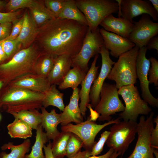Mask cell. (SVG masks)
<instances>
[{
	"instance_id": "obj_1",
	"label": "cell",
	"mask_w": 158,
	"mask_h": 158,
	"mask_svg": "<svg viewBox=\"0 0 158 158\" xmlns=\"http://www.w3.org/2000/svg\"><path fill=\"white\" fill-rule=\"evenodd\" d=\"M88 29L87 25L55 18L39 28L38 47L42 54L65 55L73 59L80 50Z\"/></svg>"
},
{
	"instance_id": "obj_2",
	"label": "cell",
	"mask_w": 158,
	"mask_h": 158,
	"mask_svg": "<svg viewBox=\"0 0 158 158\" xmlns=\"http://www.w3.org/2000/svg\"><path fill=\"white\" fill-rule=\"evenodd\" d=\"M44 93L20 87L4 85L0 92V109L8 113L38 109L42 107Z\"/></svg>"
},
{
	"instance_id": "obj_3",
	"label": "cell",
	"mask_w": 158,
	"mask_h": 158,
	"mask_svg": "<svg viewBox=\"0 0 158 158\" xmlns=\"http://www.w3.org/2000/svg\"><path fill=\"white\" fill-rule=\"evenodd\" d=\"M41 54L38 47L34 46L19 51L8 62L0 64V80L5 85L24 75L35 74L34 66Z\"/></svg>"
},
{
	"instance_id": "obj_4",
	"label": "cell",
	"mask_w": 158,
	"mask_h": 158,
	"mask_svg": "<svg viewBox=\"0 0 158 158\" xmlns=\"http://www.w3.org/2000/svg\"><path fill=\"white\" fill-rule=\"evenodd\" d=\"M139 48L135 46L121 55L114 65L107 78L116 82L117 89L137 83L136 61Z\"/></svg>"
},
{
	"instance_id": "obj_5",
	"label": "cell",
	"mask_w": 158,
	"mask_h": 158,
	"mask_svg": "<svg viewBox=\"0 0 158 158\" xmlns=\"http://www.w3.org/2000/svg\"><path fill=\"white\" fill-rule=\"evenodd\" d=\"M76 5L85 16L88 28L95 30L108 15L118 12L119 7L113 0H75Z\"/></svg>"
},
{
	"instance_id": "obj_6",
	"label": "cell",
	"mask_w": 158,
	"mask_h": 158,
	"mask_svg": "<svg viewBox=\"0 0 158 158\" xmlns=\"http://www.w3.org/2000/svg\"><path fill=\"white\" fill-rule=\"evenodd\" d=\"M138 123L131 121H119L110 128L106 143L110 148L122 156L134 140L137 133Z\"/></svg>"
},
{
	"instance_id": "obj_7",
	"label": "cell",
	"mask_w": 158,
	"mask_h": 158,
	"mask_svg": "<svg viewBox=\"0 0 158 158\" xmlns=\"http://www.w3.org/2000/svg\"><path fill=\"white\" fill-rule=\"evenodd\" d=\"M125 106L124 111L119 114L118 117L123 121H137L140 114L147 115L152 109L140 97L137 87L131 85L123 86L118 90Z\"/></svg>"
},
{
	"instance_id": "obj_8",
	"label": "cell",
	"mask_w": 158,
	"mask_h": 158,
	"mask_svg": "<svg viewBox=\"0 0 158 158\" xmlns=\"http://www.w3.org/2000/svg\"><path fill=\"white\" fill-rule=\"evenodd\" d=\"M99 102L94 108L99 115L98 120L108 121L111 120V115L123 111L125 107L119 97L115 84L104 83L100 94Z\"/></svg>"
},
{
	"instance_id": "obj_9",
	"label": "cell",
	"mask_w": 158,
	"mask_h": 158,
	"mask_svg": "<svg viewBox=\"0 0 158 158\" xmlns=\"http://www.w3.org/2000/svg\"><path fill=\"white\" fill-rule=\"evenodd\" d=\"M121 121L118 117L102 124H98L90 117L87 120L77 124L71 123L61 126L62 131L70 132L78 136L83 141L85 150L91 151L96 143L95 138L99 132L105 127Z\"/></svg>"
},
{
	"instance_id": "obj_10",
	"label": "cell",
	"mask_w": 158,
	"mask_h": 158,
	"mask_svg": "<svg viewBox=\"0 0 158 158\" xmlns=\"http://www.w3.org/2000/svg\"><path fill=\"white\" fill-rule=\"evenodd\" d=\"M104 46L103 40L98 27L92 31L88 29L79 52L72 59L71 67H78L87 73L89 69L88 63L93 56L99 53Z\"/></svg>"
},
{
	"instance_id": "obj_11",
	"label": "cell",
	"mask_w": 158,
	"mask_h": 158,
	"mask_svg": "<svg viewBox=\"0 0 158 158\" xmlns=\"http://www.w3.org/2000/svg\"><path fill=\"white\" fill-rule=\"evenodd\" d=\"M119 10L118 17L122 16L133 23V19L142 14H146L155 21L158 20V13L150 2L143 0H116Z\"/></svg>"
},
{
	"instance_id": "obj_12",
	"label": "cell",
	"mask_w": 158,
	"mask_h": 158,
	"mask_svg": "<svg viewBox=\"0 0 158 158\" xmlns=\"http://www.w3.org/2000/svg\"><path fill=\"white\" fill-rule=\"evenodd\" d=\"M147 49L146 46L140 48L136 61L137 78L140 82L141 95L143 99L152 107H158V98L154 97L149 88L148 72L150 62L146 56Z\"/></svg>"
},
{
	"instance_id": "obj_13",
	"label": "cell",
	"mask_w": 158,
	"mask_h": 158,
	"mask_svg": "<svg viewBox=\"0 0 158 158\" xmlns=\"http://www.w3.org/2000/svg\"><path fill=\"white\" fill-rule=\"evenodd\" d=\"M150 17L144 14L138 21H133L134 27L128 39L139 49L146 46L149 41L158 34V23L153 22Z\"/></svg>"
},
{
	"instance_id": "obj_14",
	"label": "cell",
	"mask_w": 158,
	"mask_h": 158,
	"mask_svg": "<svg viewBox=\"0 0 158 158\" xmlns=\"http://www.w3.org/2000/svg\"><path fill=\"white\" fill-rule=\"evenodd\" d=\"M99 54L102 57L101 69L98 76L93 82L90 94V105L94 109L100 100V94L105 80L115 63L110 57L109 50L104 45L101 48Z\"/></svg>"
},
{
	"instance_id": "obj_15",
	"label": "cell",
	"mask_w": 158,
	"mask_h": 158,
	"mask_svg": "<svg viewBox=\"0 0 158 158\" xmlns=\"http://www.w3.org/2000/svg\"><path fill=\"white\" fill-rule=\"evenodd\" d=\"M100 32L103 40L104 46L110 50L109 54L115 58H118L135 46L128 39L108 32L103 28L100 29Z\"/></svg>"
},
{
	"instance_id": "obj_16",
	"label": "cell",
	"mask_w": 158,
	"mask_h": 158,
	"mask_svg": "<svg viewBox=\"0 0 158 158\" xmlns=\"http://www.w3.org/2000/svg\"><path fill=\"white\" fill-rule=\"evenodd\" d=\"M7 85L11 87H21L43 93L49 90L51 85L47 78L35 74L24 75L12 81Z\"/></svg>"
},
{
	"instance_id": "obj_17",
	"label": "cell",
	"mask_w": 158,
	"mask_h": 158,
	"mask_svg": "<svg viewBox=\"0 0 158 158\" xmlns=\"http://www.w3.org/2000/svg\"><path fill=\"white\" fill-rule=\"evenodd\" d=\"M98 57V54L95 56L90 68L80 84L81 89L79 92L80 102L79 107L80 113L84 116L87 110V105L90 102V94L91 87L93 81L97 77L99 66H96V63Z\"/></svg>"
},
{
	"instance_id": "obj_18",
	"label": "cell",
	"mask_w": 158,
	"mask_h": 158,
	"mask_svg": "<svg viewBox=\"0 0 158 158\" xmlns=\"http://www.w3.org/2000/svg\"><path fill=\"white\" fill-rule=\"evenodd\" d=\"M100 25L106 31L128 39L134 27L133 23L121 16L116 18L112 14L107 16Z\"/></svg>"
},
{
	"instance_id": "obj_19",
	"label": "cell",
	"mask_w": 158,
	"mask_h": 158,
	"mask_svg": "<svg viewBox=\"0 0 158 158\" xmlns=\"http://www.w3.org/2000/svg\"><path fill=\"white\" fill-rule=\"evenodd\" d=\"M80 90L78 88L73 89L69 104L65 107L63 112L60 113L62 126L72 122L77 124L83 121L78 104Z\"/></svg>"
},
{
	"instance_id": "obj_20",
	"label": "cell",
	"mask_w": 158,
	"mask_h": 158,
	"mask_svg": "<svg viewBox=\"0 0 158 158\" xmlns=\"http://www.w3.org/2000/svg\"><path fill=\"white\" fill-rule=\"evenodd\" d=\"M72 58L70 56L61 55L55 58L53 67L47 79L51 85H59L71 69Z\"/></svg>"
},
{
	"instance_id": "obj_21",
	"label": "cell",
	"mask_w": 158,
	"mask_h": 158,
	"mask_svg": "<svg viewBox=\"0 0 158 158\" xmlns=\"http://www.w3.org/2000/svg\"><path fill=\"white\" fill-rule=\"evenodd\" d=\"M40 109L42 111L41 125L44 129L49 140H53L60 133L57 126L61 122L60 114L57 113L54 109L50 112L43 107Z\"/></svg>"
},
{
	"instance_id": "obj_22",
	"label": "cell",
	"mask_w": 158,
	"mask_h": 158,
	"mask_svg": "<svg viewBox=\"0 0 158 158\" xmlns=\"http://www.w3.org/2000/svg\"><path fill=\"white\" fill-rule=\"evenodd\" d=\"M24 21L21 31L17 38L24 48L29 47L36 38L39 30L30 13L26 12L23 16Z\"/></svg>"
},
{
	"instance_id": "obj_23",
	"label": "cell",
	"mask_w": 158,
	"mask_h": 158,
	"mask_svg": "<svg viewBox=\"0 0 158 158\" xmlns=\"http://www.w3.org/2000/svg\"><path fill=\"white\" fill-rule=\"evenodd\" d=\"M30 15L35 25L39 28L49 20L56 18L45 6L44 1L34 0L29 8Z\"/></svg>"
},
{
	"instance_id": "obj_24",
	"label": "cell",
	"mask_w": 158,
	"mask_h": 158,
	"mask_svg": "<svg viewBox=\"0 0 158 158\" xmlns=\"http://www.w3.org/2000/svg\"><path fill=\"white\" fill-rule=\"evenodd\" d=\"M57 18L75 21L87 25L85 16L76 5L74 0H66L62 10Z\"/></svg>"
},
{
	"instance_id": "obj_25",
	"label": "cell",
	"mask_w": 158,
	"mask_h": 158,
	"mask_svg": "<svg viewBox=\"0 0 158 158\" xmlns=\"http://www.w3.org/2000/svg\"><path fill=\"white\" fill-rule=\"evenodd\" d=\"M31 144L30 140L29 139L18 145H14L12 142L5 144L1 147V150L10 149L11 152L8 154L5 152H1L0 158H24L30 150Z\"/></svg>"
},
{
	"instance_id": "obj_26",
	"label": "cell",
	"mask_w": 158,
	"mask_h": 158,
	"mask_svg": "<svg viewBox=\"0 0 158 158\" xmlns=\"http://www.w3.org/2000/svg\"><path fill=\"white\" fill-rule=\"evenodd\" d=\"M86 73L78 67H73L59 85V89L64 90L70 87L73 90L78 88V85L81 84Z\"/></svg>"
},
{
	"instance_id": "obj_27",
	"label": "cell",
	"mask_w": 158,
	"mask_h": 158,
	"mask_svg": "<svg viewBox=\"0 0 158 158\" xmlns=\"http://www.w3.org/2000/svg\"><path fill=\"white\" fill-rule=\"evenodd\" d=\"M8 133L11 138L26 139L32 136V128L22 120L15 118L7 126Z\"/></svg>"
},
{
	"instance_id": "obj_28",
	"label": "cell",
	"mask_w": 158,
	"mask_h": 158,
	"mask_svg": "<svg viewBox=\"0 0 158 158\" xmlns=\"http://www.w3.org/2000/svg\"><path fill=\"white\" fill-rule=\"evenodd\" d=\"M153 148L151 145L148 138L140 137L138 138L132 153L127 158H155L153 153ZM119 158H123L120 157Z\"/></svg>"
},
{
	"instance_id": "obj_29",
	"label": "cell",
	"mask_w": 158,
	"mask_h": 158,
	"mask_svg": "<svg viewBox=\"0 0 158 158\" xmlns=\"http://www.w3.org/2000/svg\"><path fill=\"white\" fill-rule=\"evenodd\" d=\"M44 94L42 107L46 108L52 106L57 107L61 111L63 110L65 107L63 101L64 94L57 89L56 85H51L49 89Z\"/></svg>"
},
{
	"instance_id": "obj_30",
	"label": "cell",
	"mask_w": 158,
	"mask_h": 158,
	"mask_svg": "<svg viewBox=\"0 0 158 158\" xmlns=\"http://www.w3.org/2000/svg\"><path fill=\"white\" fill-rule=\"evenodd\" d=\"M55 57L49 54H41L34 66L35 74L47 78L53 67Z\"/></svg>"
},
{
	"instance_id": "obj_31",
	"label": "cell",
	"mask_w": 158,
	"mask_h": 158,
	"mask_svg": "<svg viewBox=\"0 0 158 158\" xmlns=\"http://www.w3.org/2000/svg\"><path fill=\"white\" fill-rule=\"evenodd\" d=\"M43 128L40 124L36 130L35 141L32 147L31 151L29 154H26L24 158H45L43 149L44 145L49 140Z\"/></svg>"
},
{
	"instance_id": "obj_32",
	"label": "cell",
	"mask_w": 158,
	"mask_h": 158,
	"mask_svg": "<svg viewBox=\"0 0 158 158\" xmlns=\"http://www.w3.org/2000/svg\"><path fill=\"white\" fill-rule=\"evenodd\" d=\"M10 114L15 118L20 119L27 123L32 129L36 130L41 123L42 114L37 109L23 110Z\"/></svg>"
},
{
	"instance_id": "obj_33",
	"label": "cell",
	"mask_w": 158,
	"mask_h": 158,
	"mask_svg": "<svg viewBox=\"0 0 158 158\" xmlns=\"http://www.w3.org/2000/svg\"><path fill=\"white\" fill-rule=\"evenodd\" d=\"M71 133L62 131L51 142V150L54 158H63L66 154L68 142Z\"/></svg>"
},
{
	"instance_id": "obj_34",
	"label": "cell",
	"mask_w": 158,
	"mask_h": 158,
	"mask_svg": "<svg viewBox=\"0 0 158 158\" xmlns=\"http://www.w3.org/2000/svg\"><path fill=\"white\" fill-rule=\"evenodd\" d=\"M83 143L82 140L76 135L71 133L66 147V156L71 158L81 151Z\"/></svg>"
},
{
	"instance_id": "obj_35",
	"label": "cell",
	"mask_w": 158,
	"mask_h": 158,
	"mask_svg": "<svg viewBox=\"0 0 158 158\" xmlns=\"http://www.w3.org/2000/svg\"><path fill=\"white\" fill-rule=\"evenodd\" d=\"M1 42L4 51L8 59L12 57L18 51L21 45L17 38L13 40L5 39Z\"/></svg>"
},
{
	"instance_id": "obj_36",
	"label": "cell",
	"mask_w": 158,
	"mask_h": 158,
	"mask_svg": "<svg viewBox=\"0 0 158 158\" xmlns=\"http://www.w3.org/2000/svg\"><path fill=\"white\" fill-rule=\"evenodd\" d=\"M34 0H10L6 3V7L8 12H15L19 9L30 7Z\"/></svg>"
},
{
	"instance_id": "obj_37",
	"label": "cell",
	"mask_w": 158,
	"mask_h": 158,
	"mask_svg": "<svg viewBox=\"0 0 158 158\" xmlns=\"http://www.w3.org/2000/svg\"><path fill=\"white\" fill-rule=\"evenodd\" d=\"M151 63L148 72V80L149 84L154 83V86H158V61L155 58L152 57L149 59Z\"/></svg>"
},
{
	"instance_id": "obj_38",
	"label": "cell",
	"mask_w": 158,
	"mask_h": 158,
	"mask_svg": "<svg viewBox=\"0 0 158 158\" xmlns=\"http://www.w3.org/2000/svg\"><path fill=\"white\" fill-rule=\"evenodd\" d=\"M66 0H44L46 7L57 18L63 7Z\"/></svg>"
},
{
	"instance_id": "obj_39",
	"label": "cell",
	"mask_w": 158,
	"mask_h": 158,
	"mask_svg": "<svg viewBox=\"0 0 158 158\" xmlns=\"http://www.w3.org/2000/svg\"><path fill=\"white\" fill-rule=\"evenodd\" d=\"M109 133L110 131L107 130L104 131L102 133L99 141L96 142L92 148L91 156H97L102 152Z\"/></svg>"
},
{
	"instance_id": "obj_40",
	"label": "cell",
	"mask_w": 158,
	"mask_h": 158,
	"mask_svg": "<svg viewBox=\"0 0 158 158\" xmlns=\"http://www.w3.org/2000/svg\"><path fill=\"white\" fill-rule=\"evenodd\" d=\"M24 21L23 16L12 22L13 25L10 35L6 39L13 40L16 38L19 35L23 25Z\"/></svg>"
},
{
	"instance_id": "obj_41",
	"label": "cell",
	"mask_w": 158,
	"mask_h": 158,
	"mask_svg": "<svg viewBox=\"0 0 158 158\" xmlns=\"http://www.w3.org/2000/svg\"><path fill=\"white\" fill-rule=\"evenodd\" d=\"M11 22H5L0 24V41L6 39L10 35L12 25Z\"/></svg>"
},
{
	"instance_id": "obj_42",
	"label": "cell",
	"mask_w": 158,
	"mask_h": 158,
	"mask_svg": "<svg viewBox=\"0 0 158 158\" xmlns=\"http://www.w3.org/2000/svg\"><path fill=\"white\" fill-rule=\"evenodd\" d=\"M20 13V11L6 13L0 12V23L5 22H12L19 18Z\"/></svg>"
},
{
	"instance_id": "obj_43",
	"label": "cell",
	"mask_w": 158,
	"mask_h": 158,
	"mask_svg": "<svg viewBox=\"0 0 158 158\" xmlns=\"http://www.w3.org/2000/svg\"><path fill=\"white\" fill-rule=\"evenodd\" d=\"M153 122L156 126L153 128L150 135V144L151 147L154 148L158 149V116H156L153 118Z\"/></svg>"
},
{
	"instance_id": "obj_44",
	"label": "cell",
	"mask_w": 158,
	"mask_h": 158,
	"mask_svg": "<svg viewBox=\"0 0 158 158\" xmlns=\"http://www.w3.org/2000/svg\"><path fill=\"white\" fill-rule=\"evenodd\" d=\"M146 47L147 49H155L158 51V36L156 35L152 38L147 43Z\"/></svg>"
},
{
	"instance_id": "obj_45",
	"label": "cell",
	"mask_w": 158,
	"mask_h": 158,
	"mask_svg": "<svg viewBox=\"0 0 158 158\" xmlns=\"http://www.w3.org/2000/svg\"><path fill=\"white\" fill-rule=\"evenodd\" d=\"M51 142H49L47 145H44L43 149L45 153V158H54L51 150Z\"/></svg>"
},
{
	"instance_id": "obj_46",
	"label": "cell",
	"mask_w": 158,
	"mask_h": 158,
	"mask_svg": "<svg viewBox=\"0 0 158 158\" xmlns=\"http://www.w3.org/2000/svg\"><path fill=\"white\" fill-rule=\"evenodd\" d=\"M90 156H91V151L85 150L79 152L75 156L71 158H88Z\"/></svg>"
},
{
	"instance_id": "obj_47",
	"label": "cell",
	"mask_w": 158,
	"mask_h": 158,
	"mask_svg": "<svg viewBox=\"0 0 158 158\" xmlns=\"http://www.w3.org/2000/svg\"><path fill=\"white\" fill-rule=\"evenodd\" d=\"M114 152V151L113 149L110 148L106 153L103 155L99 156H91L88 158H109Z\"/></svg>"
},
{
	"instance_id": "obj_48",
	"label": "cell",
	"mask_w": 158,
	"mask_h": 158,
	"mask_svg": "<svg viewBox=\"0 0 158 158\" xmlns=\"http://www.w3.org/2000/svg\"><path fill=\"white\" fill-rule=\"evenodd\" d=\"M0 56L1 58L2 61L8 59L3 49L1 41H0Z\"/></svg>"
},
{
	"instance_id": "obj_49",
	"label": "cell",
	"mask_w": 158,
	"mask_h": 158,
	"mask_svg": "<svg viewBox=\"0 0 158 158\" xmlns=\"http://www.w3.org/2000/svg\"><path fill=\"white\" fill-rule=\"evenodd\" d=\"M152 6L155 10L158 13V0H149Z\"/></svg>"
},
{
	"instance_id": "obj_50",
	"label": "cell",
	"mask_w": 158,
	"mask_h": 158,
	"mask_svg": "<svg viewBox=\"0 0 158 158\" xmlns=\"http://www.w3.org/2000/svg\"><path fill=\"white\" fill-rule=\"evenodd\" d=\"M6 3L5 2L0 0V11L6 7Z\"/></svg>"
},
{
	"instance_id": "obj_51",
	"label": "cell",
	"mask_w": 158,
	"mask_h": 158,
	"mask_svg": "<svg viewBox=\"0 0 158 158\" xmlns=\"http://www.w3.org/2000/svg\"><path fill=\"white\" fill-rule=\"evenodd\" d=\"M119 155V153L114 151L109 158H117Z\"/></svg>"
},
{
	"instance_id": "obj_52",
	"label": "cell",
	"mask_w": 158,
	"mask_h": 158,
	"mask_svg": "<svg viewBox=\"0 0 158 158\" xmlns=\"http://www.w3.org/2000/svg\"><path fill=\"white\" fill-rule=\"evenodd\" d=\"M158 149L154 148L153 153L155 158H158Z\"/></svg>"
},
{
	"instance_id": "obj_53",
	"label": "cell",
	"mask_w": 158,
	"mask_h": 158,
	"mask_svg": "<svg viewBox=\"0 0 158 158\" xmlns=\"http://www.w3.org/2000/svg\"><path fill=\"white\" fill-rule=\"evenodd\" d=\"M4 85V84L3 82L0 80V92Z\"/></svg>"
},
{
	"instance_id": "obj_54",
	"label": "cell",
	"mask_w": 158,
	"mask_h": 158,
	"mask_svg": "<svg viewBox=\"0 0 158 158\" xmlns=\"http://www.w3.org/2000/svg\"><path fill=\"white\" fill-rule=\"evenodd\" d=\"M1 114H0V121H1Z\"/></svg>"
},
{
	"instance_id": "obj_55",
	"label": "cell",
	"mask_w": 158,
	"mask_h": 158,
	"mask_svg": "<svg viewBox=\"0 0 158 158\" xmlns=\"http://www.w3.org/2000/svg\"></svg>"
}]
</instances>
